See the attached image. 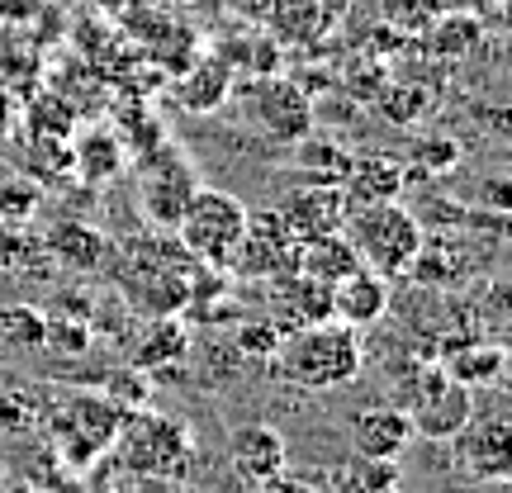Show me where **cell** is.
<instances>
[{
	"label": "cell",
	"mask_w": 512,
	"mask_h": 493,
	"mask_svg": "<svg viewBox=\"0 0 512 493\" xmlns=\"http://www.w3.org/2000/svg\"><path fill=\"white\" fill-rule=\"evenodd\" d=\"M294 147H299V152H294V176H299V185H342L351 152H342L332 138H313V133L299 138Z\"/></svg>",
	"instance_id": "7402d4cb"
},
{
	"label": "cell",
	"mask_w": 512,
	"mask_h": 493,
	"mask_svg": "<svg viewBox=\"0 0 512 493\" xmlns=\"http://www.w3.org/2000/svg\"><path fill=\"white\" fill-rule=\"evenodd\" d=\"M271 285V323L280 332H299V328H313V323H323V318H332L328 313V285H318V280H309V275H280V280H266Z\"/></svg>",
	"instance_id": "2e32d148"
},
{
	"label": "cell",
	"mask_w": 512,
	"mask_h": 493,
	"mask_svg": "<svg viewBox=\"0 0 512 493\" xmlns=\"http://www.w3.org/2000/svg\"><path fill=\"white\" fill-rule=\"evenodd\" d=\"M124 408L110 394H67L62 408H53V446L62 465H91L110 456L114 432H119Z\"/></svg>",
	"instance_id": "ba28073f"
},
{
	"label": "cell",
	"mask_w": 512,
	"mask_h": 493,
	"mask_svg": "<svg viewBox=\"0 0 512 493\" xmlns=\"http://www.w3.org/2000/svg\"><path fill=\"white\" fill-rule=\"evenodd\" d=\"M200 185H204L200 171L185 157L181 143H152L147 152H138V162H133V204H138V214H143L152 228H162V233L176 228V219L185 214V204L195 200Z\"/></svg>",
	"instance_id": "5b68a950"
},
{
	"label": "cell",
	"mask_w": 512,
	"mask_h": 493,
	"mask_svg": "<svg viewBox=\"0 0 512 493\" xmlns=\"http://www.w3.org/2000/svg\"><path fill=\"white\" fill-rule=\"evenodd\" d=\"M441 370L465 389H498L508 375V347L503 342H456L446 351Z\"/></svg>",
	"instance_id": "ac0fdd59"
},
{
	"label": "cell",
	"mask_w": 512,
	"mask_h": 493,
	"mask_svg": "<svg viewBox=\"0 0 512 493\" xmlns=\"http://www.w3.org/2000/svg\"><path fill=\"white\" fill-rule=\"evenodd\" d=\"M143 337L152 347H133V366L138 370H157L162 361H181L185 356V332L171 318H147Z\"/></svg>",
	"instance_id": "d4e9b609"
},
{
	"label": "cell",
	"mask_w": 512,
	"mask_h": 493,
	"mask_svg": "<svg viewBox=\"0 0 512 493\" xmlns=\"http://www.w3.org/2000/svg\"><path fill=\"white\" fill-rule=\"evenodd\" d=\"M110 451H114V465L128 470V475L176 484V479H185L190 465H195V432H190V422H181L176 413L124 408Z\"/></svg>",
	"instance_id": "7a4b0ae2"
},
{
	"label": "cell",
	"mask_w": 512,
	"mask_h": 493,
	"mask_svg": "<svg viewBox=\"0 0 512 493\" xmlns=\"http://www.w3.org/2000/svg\"><path fill=\"white\" fill-rule=\"evenodd\" d=\"M413 441V422L399 403H375V408H361L351 418V446L356 456H375V460H399Z\"/></svg>",
	"instance_id": "9a60e30c"
},
{
	"label": "cell",
	"mask_w": 512,
	"mask_h": 493,
	"mask_svg": "<svg viewBox=\"0 0 512 493\" xmlns=\"http://www.w3.org/2000/svg\"><path fill=\"white\" fill-rule=\"evenodd\" d=\"M228 465L242 484H266L280 470H290V446L285 432L271 422H242L228 432Z\"/></svg>",
	"instance_id": "7c38bea8"
},
{
	"label": "cell",
	"mask_w": 512,
	"mask_h": 493,
	"mask_svg": "<svg viewBox=\"0 0 512 493\" xmlns=\"http://www.w3.org/2000/svg\"><path fill=\"white\" fill-rule=\"evenodd\" d=\"M261 493H318V484L304 475H290V470H280L275 479H266V484H256Z\"/></svg>",
	"instance_id": "f1b7e54d"
},
{
	"label": "cell",
	"mask_w": 512,
	"mask_h": 493,
	"mask_svg": "<svg viewBox=\"0 0 512 493\" xmlns=\"http://www.w3.org/2000/svg\"><path fill=\"white\" fill-rule=\"evenodd\" d=\"M195 266L185 247L166 238H143L128 242V261L119 266V290H124L128 309L147 313V318H171L190 304V280H195Z\"/></svg>",
	"instance_id": "3957f363"
},
{
	"label": "cell",
	"mask_w": 512,
	"mask_h": 493,
	"mask_svg": "<svg viewBox=\"0 0 512 493\" xmlns=\"http://www.w3.org/2000/svg\"><path fill=\"white\" fill-rule=\"evenodd\" d=\"M91 493H176L166 479H143V475H128V470H119L114 465L110 479H100Z\"/></svg>",
	"instance_id": "83f0119b"
},
{
	"label": "cell",
	"mask_w": 512,
	"mask_h": 493,
	"mask_svg": "<svg viewBox=\"0 0 512 493\" xmlns=\"http://www.w3.org/2000/svg\"><path fill=\"white\" fill-rule=\"evenodd\" d=\"M280 337H285V332L275 328L271 318H256V323H242L238 328V351L252 356V361H271L275 347H280Z\"/></svg>",
	"instance_id": "4316f807"
},
{
	"label": "cell",
	"mask_w": 512,
	"mask_h": 493,
	"mask_svg": "<svg viewBox=\"0 0 512 493\" xmlns=\"http://www.w3.org/2000/svg\"><path fill=\"white\" fill-rule=\"evenodd\" d=\"M247 214H252V209H247L233 190L200 185V190H195V200L185 204V214L176 219V242L185 247L190 261L214 266V271H228L233 247H238L242 228H247Z\"/></svg>",
	"instance_id": "8992f818"
},
{
	"label": "cell",
	"mask_w": 512,
	"mask_h": 493,
	"mask_svg": "<svg viewBox=\"0 0 512 493\" xmlns=\"http://www.w3.org/2000/svg\"><path fill=\"white\" fill-rule=\"evenodd\" d=\"M294 256H299V238L290 233V223L275 209H252L228 271L242 275V280H280V275L294 271Z\"/></svg>",
	"instance_id": "30bf717a"
},
{
	"label": "cell",
	"mask_w": 512,
	"mask_h": 493,
	"mask_svg": "<svg viewBox=\"0 0 512 493\" xmlns=\"http://www.w3.org/2000/svg\"><path fill=\"white\" fill-rule=\"evenodd\" d=\"M484 493H508V484H479Z\"/></svg>",
	"instance_id": "f546056e"
},
{
	"label": "cell",
	"mask_w": 512,
	"mask_h": 493,
	"mask_svg": "<svg viewBox=\"0 0 512 493\" xmlns=\"http://www.w3.org/2000/svg\"><path fill=\"white\" fill-rule=\"evenodd\" d=\"M0 479H5V475H0Z\"/></svg>",
	"instance_id": "1f68e13d"
},
{
	"label": "cell",
	"mask_w": 512,
	"mask_h": 493,
	"mask_svg": "<svg viewBox=\"0 0 512 493\" xmlns=\"http://www.w3.org/2000/svg\"><path fill=\"white\" fill-rule=\"evenodd\" d=\"M361 266L351 242L342 233H323V238H304L299 242V256H294V271L318 280V285H337L342 275H351Z\"/></svg>",
	"instance_id": "ffe728a7"
},
{
	"label": "cell",
	"mask_w": 512,
	"mask_h": 493,
	"mask_svg": "<svg viewBox=\"0 0 512 493\" xmlns=\"http://www.w3.org/2000/svg\"><path fill=\"white\" fill-rule=\"evenodd\" d=\"M403 181H408V166L389 152H361L347 162L342 176V195L347 204H375V200H399Z\"/></svg>",
	"instance_id": "e0dca14e"
},
{
	"label": "cell",
	"mask_w": 512,
	"mask_h": 493,
	"mask_svg": "<svg viewBox=\"0 0 512 493\" xmlns=\"http://www.w3.org/2000/svg\"><path fill=\"white\" fill-rule=\"evenodd\" d=\"M228 91H233V67H228L223 57H200V62L181 76L176 100H181L185 110L209 114V110H219L223 100H228Z\"/></svg>",
	"instance_id": "44dd1931"
},
{
	"label": "cell",
	"mask_w": 512,
	"mask_h": 493,
	"mask_svg": "<svg viewBox=\"0 0 512 493\" xmlns=\"http://www.w3.org/2000/svg\"><path fill=\"white\" fill-rule=\"evenodd\" d=\"M43 332H48V318L29 309V304H5L0 309V347H38V342H48Z\"/></svg>",
	"instance_id": "484cf974"
},
{
	"label": "cell",
	"mask_w": 512,
	"mask_h": 493,
	"mask_svg": "<svg viewBox=\"0 0 512 493\" xmlns=\"http://www.w3.org/2000/svg\"><path fill=\"white\" fill-rule=\"evenodd\" d=\"M342 238L351 242V252L366 271L399 280V275H408V266H413V256L422 247V223L399 200L351 204L347 219H342Z\"/></svg>",
	"instance_id": "277c9868"
},
{
	"label": "cell",
	"mask_w": 512,
	"mask_h": 493,
	"mask_svg": "<svg viewBox=\"0 0 512 493\" xmlns=\"http://www.w3.org/2000/svg\"><path fill=\"white\" fill-rule=\"evenodd\" d=\"M451 465L475 484H508L512 479V422L503 408L479 413L451 437Z\"/></svg>",
	"instance_id": "9c48e42d"
},
{
	"label": "cell",
	"mask_w": 512,
	"mask_h": 493,
	"mask_svg": "<svg viewBox=\"0 0 512 493\" xmlns=\"http://www.w3.org/2000/svg\"><path fill=\"white\" fill-rule=\"evenodd\" d=\"M347 195L342 185H299L285 200L275 204V214L290 223V233L299 242L304 238H323V233H342V219H347Z\"/></svg>",
	"instance_id": "4fadbf2b"
},
{
	"label": "cell",
	"mask_w": 512,
	"mask_h": 493,
	"mask_svg": "<svg viewBox=\"0 0 512 493\" xmlns=\"http://www.w3.org/2000/svg\"><path fill=\"white\" fill-rule=\"evenodd\" d=\"M384 309H389V280L366 271V266H356V271L342 275L337 285H328V313L356 332L370 328V323H380Z\"/></svg>",
	"instance_id": "5bb4252c"
},
{
	"label": "cell",
	"mask_w": 512,
	"mask_h": 493,
	"mask_svg": "<svg viewBox=\"0 0 512 493\" xmlns=\"http://www.w3.org/2000/svg\"><path fill=\"white\" fill-rule=\"evenodd\" d=\"M361 361H366L361 332L347 328V323H337V318H323V323H313V328L285 332L271 356L275 375L285 384H294V389H309V394L351 384L361 375Z\"/></svg>",
	"instance_id": "6da1fadb"
},
{
	"label": "cell",
	"mask_w": 512,
	"mask_h": 493,
	"mask_svg": "<svg viewBox=\"0 0 512 493\" xmlns=\"http://www.w3.org/2000/svg\"><path fill=\"white\" fill-rule=\"evenodd\" d=\"M72 166L86 185H105L128 166V143L110 128H86L72 147Z\"/></svg>",
	"instance_id": "d6986e66"
},
{
	"label": "cell",
	"mask_w": 512,
	"mask_h": 493,
	"mask_svg": "<svg viewBox=\"0 0 512 493\" xmlns=\"http://www.w3.org/2000/svg\"><path fill=\"white\" fill-rule=\"evenodd\" d=\"M399 460H375L351 451L347 465L332 470V493H399Z\"/></svg>",
	"instance_id": "603a6c76"
},
{
	"label": "cell",
	"mask_w": 512,
	"mask_h": 493,
	"mask_svg": "<svg viewBox=\"0 0 512 493\" xmlns=\"http://www.w3.org/2000/svg\"><path fill=\"white\" fill-rule=\"evenodd\" d=\"M252 124L275 143H299L313 133V100L290 76H266L252 86Z\"/></svg>",
	"instance_id": "8fae6325"
},
{
	"label": "cell",
	"mask_w": 512,
	"mask_h": 493,
	"mask_svg": "<svg viewBox=\"0 0 512 493\" xmlns=\"http://www.w3.org/2000/svg\"><path fill=\"white\" fill-rule=\"evenodd\" d=\"M10 493H38V489H34V484H24V489H10Z\"/></svg>",
	"instance_id": "4dcf8cb0"
},
{
	"label": "cell",
	"mask_w": 512,
	"mask_h": 493,
	"mask_svg": "<svg viewBox=\"0 0 512 493\" xmlns=\"http://www.w3.org/2000/svg\"><path fill=\"white\" fill-rule=\"evenodd\" d=\"M399 408L413 422V437L451 441L465 422L475 418V394L460 380H451L441 366H413L403 375Z\"/></svg>",
	"instance_id": "52a82bcc"
},
{
	"label": "cell",
	"mask_w": 512,
	"mask_h": 493,
	"mask_svg": "<svg viewBox=\"0 0 512 493\" xmlns=\"http://www.w3.org/2000/svg\"><path fill=\"white\" fill-rule=\"evenodd\" d=\"M48 247H53L67 266H76V271H91V266L105 261V238H100L95 228H86V223H57V233L48 238Z\"/></svg>",
	"instance_id": "cb8c5ba5"
}]
</instances>
